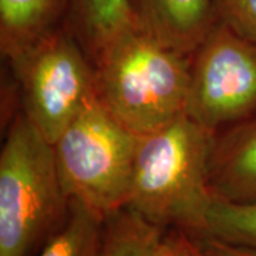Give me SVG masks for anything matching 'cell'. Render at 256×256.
Listing matches in <instances>:
<instances>
[{
  "label": "cell",
  "instance_id": "6da1fadb",
  "mask_svg": "<svg viewBox=\"0 0 256 256\" xmlns=\"http://www.w3.org/2000/svg\"><path fill=\"white\" fill-rule=\"evenodd\" d=\"M215 132L186 114L140 136L127 208L161 229L200 236L214 196L210 161Z\"/></svg>",
  "mask_w": 256,
  "mask_h": 256
},
{
  "label": "cell",
  "instance_id": "7a4b0ae2",
  "mask_svg": "<svg viewBox=\"0 0 256 256\" xmlns=\"http://www.w3.org/2000/svg\"><path fill=\"white\" fill-rule=\"evenodd\" d=\"M92 63L98 100L134 134L154 132L185 114L190 54L161 43L136 20Z\"/></svg>",
  "mask_w": 256,
  "mask_h": 256
},
{
  "label": "cell",
  "instance_id": "3957f363",
  "mask_svg": "<svg viewBox=\"0 0 256 256\" xmlns=\"http://www.w3.org/2000/svg\"><path fill=\"white\" fill-rule=\"evenodd\" d=\"M72 200L54 146L18 110L0 151V256H33L66 224Z\"/></svg>",
  "mask_w": 256,
  "mask_h": 256
},
{
  "label": "cell",
  "instance_id": "277c9868",
  "mask_svg": "<svg viewBox=\"0 0 256 256\" xmlns=\"http://www.w3.org/2000/svg\"><path fill=\"white\" fill-rule=\"evenodd\" d=\"M140 136L94 100L56 140V162L70 200L107 220L127 208Z\"/></svg>",
  "mask_w": 256,
  "mask_h": 256
},
{
  "label": "cell",
  "instance_id": "5b68a950",
  "mask_svg": "<svg viewBox=\"0 0 256 256\" xmlns=\"http://www.w3.org/2000/svg\"><path fill=\"white\" fill-rule=\"evenodd\" d=\"M8 63L20 111L52 144L98 98L94 63L67 22Z\"/></svg>",
  "mask_w": 256,
  "mask_h": 256
},
{
  "label": "cell",
  "instance_id": "8992f818",
  "mask_svg": "<svg viewBox=\"0 0 256 256\" xmlns=\"http://www.w3.org/2000/svg\"><path fill=\"white\" fill-rule=\"evenodd\" d=\"M185 114L218 132L256 114V43L215 23L190 54Z\"/></svg>",
  "mask_w": 256,
  "mask_h": 256
},
{
  "label": "cell",
  "instance_id": "52a82bcc",
  "mask_svg": "<svg viewBox=\"0 0 256 256\" xmlns=\"http://www.w3.org/2000/svg\"><path fill=\"white\" fill-rule=\"evenodd\" d=\"M208 181L215 200L256 204V114L215 132Z\"/></svg>",
  "mask_w": 256,
  "mask_h": 256
},
{
  "label": "cell",
  "instance_id": "ba28073f",
  "mask_svg": "<svg viewBox=\"0 0 256 256\" xmlns=\"http://www.w3.org/2000/svg\"><path fill=\"white\" fill-rule=\"evenodd\" d=\"M134 18L156 40L191 54L216 23L212 0H131Z\"/></svg>",
  "mask_w": 256,
  "mask_h": 256
},
{
  "label": "cell",
  "instance_id": "9c48e42d",
  "mask_svg": "<svg viewBox=\"0 0 256 256\" xmlns=\"http://www.w3.org/2000/svg\"><path fill=\"white\" fill-rule=\"evenodd\" d=\"M72 0H0V52L8 62L68 18Z\"/></svg>",
  "mask_w": 256,
  "mask_h": 256
},
{
  "label": "cell",
  "instance_id": "30bf717a",
  "mask_svg": "<svg viewBox=\"0 0 256 256\" xmlns=\"http://www.w3.org/2000/svg\"><path fill=\"white\" fill-rule=\"evenodd\" d=\"M134 20L131 0H72L67 23L94 60Z\"/></svg>",
  "mask_w": 256,
  "mask_h": 256
},
{
  "label": "cell",
  "instance_id": "8fae6325",
  "mask_svg": "<svg viewBox=\"0 0 256 256\" xmlns=\"http://www.w3.org/2000/svg\"><path fill=\"white\" fill-rule=\"evenodd\" d=\"M104 225L106 220L72 200L66 224L33 256H102Z\"/></svg>",
  "mask_w": 256,
  "mask_h": 256
},
{
  "label": "cell",
  "instance_id": "7c38bea8",
  "mask_svg": "<svg viewBox=\"0 0 256 256\" xmlns=\"http://www.w3.org/2000/svg\"><path fill=\"white\" fill-rule=\"evenodd\" d=\"M164 234V229L124 208L106 220L102 256H154Z\"/></svg>",
  "mask_w": 256,
  "mask_h": 256
},
{
  "label": "cell",
  "instance_id": "4fadbf2b",
  "mask_svg": "<svg viewBox=\"0 0 256 256\" xmlns=\"http://www.w3.org/2000/svg\"><path fill=\"white\" fill-rule=\"evenodd\" d=\"M214 238L235 246L256 250V204L215 200L200 236Z\"/></svg>",
  "mask_w": 256,
  "mask_h": 256
},
{
  "label": "cell",
  "instance_id": "5bb4252c",
  "mask_svg": "<svg viewBox=\"0 0 256 256\" xmlns=\"http://www.w3.org/2000/svg\"><path fill=\"white\" fill-rule=\"evenodd\" d=\"M216 23L256 43V0H212Z\"/></svg>",
  "mask_w": 256,
  "mask_h": 256
},
{
  "label": "cell",
  "instance_id": "9a60e30c",
  "mask_svg": "<svg viewBox=\"0 0 256 256\" xmlns=\"http://www.w3.org/2000/svg\"><path fill=\"white\" fill-rule=\"evenodd\" d=\"M154 256H194L191 236L172 229L160 239Z\"/></svg>",
  "mask_w": 256,
  "mask_h": 256
},
{
  "label": "cell",
  "instance_id": "2e32d148",
  "mask_svg": "<svg viewBox=\"0 0 256 256\" xmlns=\"http://www.w3.org/2000/svg\"><path fill=\"white\" fill-rule=\"evenodd\" d=\"M192 238V236H191ZM204 256H256V250L235 246L214 238H192Z\"/></svg>",
  "mask_w": 256,
  "mask_h": 256
},
{
  "label": "cell",
  "instance_id": "e0dca14e",
  "mask_svg": "<svg viewBox=\"0 0 256 256\" xmlns=\"http://www.w3.org/2000/svg\"><path fill=\"white\" fill-rule=\"evenodd\" d=\"M192 254H194V256H204V254L200 250V248L196 246V244L194 242V239H192Z\"/></svg>",
  "mask_w": 256,
  "mask_h": 256
}]
</instances>
